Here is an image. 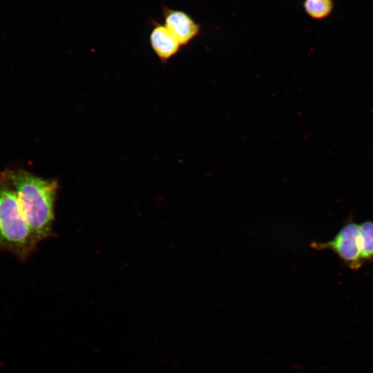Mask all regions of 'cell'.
<instances>
[{
	"mask_svg": "<svg viewBox=\"0 0 373 373\" xmlns=\"http://www.w3.org/2000/svg\"><path fill=\"white\" fill-rule=\"evenodd\" d=\"M37 243L15 193L0 178V249L26 260L35 250Z\"/></svg>",
	"mask_w": 373,
	"mask_h": 373,
	"instance_id": "2",
	"label": "cell"
},
{
	"mask_svg": "<svg viewBox=\"0 0 373 373\" xmlns=\"http://www.w3.org/2000/svg\"><path fill=\"white\" fill-rule=\"evenodd\" d=\"M149 41L153 50L162 63H166L175 55L181 46L165 25L157 21H153Z\"/></svg>",
	"mask_w": 373,
	"mask_h": 373,
	"instance_id": "5",
	"label": "cell"
},
{
	"mask_svg": "<svg viewBox=\"0 0 373 373\" xmlns=\"http://www.w3.org/2000/svg\"><path fill=\"white\" fill-rule=\"evenodd\" d=\"M14 191L24 218L37 242L52 235L54 205L59 187L54 179H45L22 169H7L0 174Z\"/></svg>",
	"mask_w": 373,
	"mask_h": 373,
	"instance_id": "1",
	"label": "cell"
},
{
	"mask_svg": "<svg viewBox=\"0 0 373 373\" xmlns=\"http://www.w3.org/2000/svg\"><path fill=\"white\" fill-rule=\"evenodd\" d=\"M303 7L306 13L314 19L327 17L333 9L332 0H305Z\"/></svg>",
	"mask_w": 373,
	"mask_h": 373,
	"instance_id": "7",
	"label": "cell"
},
{
	"mask_svg": "<svg viewBox=\"0 0 373 373\" xmlns=\"http://www.w3.org/2000/svg\"><path fill=\"white\" fill-rule=\"evenodd\" d=\"M312 247L318 250L332 251L352 269H358L364 263L361 257L358 224L352 221L345 223L329 241L314 242Z\"/></svg>",
	"mask_w": 373,
	"mask_h": 373,
	"instance_id": "3",
	"label": "cell"
},
{
	"mask_svg": "<svg viewBox=\"0 0 373 373\" xmlns=\"http://www.w3.org/2000/svg\"><path fill=\"white\" fill-rule=\"evenodd\" d=\"M358 241L363 262L373 260V222L366 220L358 224Z\"/></svg>",
	"mask_w": 373,
	"mask_h": 373,
	"instance_id": "6",
	"label": "cell"
},
{
	"mask_svg": "<svg viewBox=\"0 0 373 373\" xmlns=\"http://www.w3.org/2000/svg\"><path fill=\"white\" fill-rule=\"evenodd\" d=\"M162 16L165 26L181 46L189 44L200 32V25L184 11L164 6Z\"/></svg>",
	"mask_w": 373,
	"mask_h": 373,
	"instance_id": "4",
	"label": "cell"
}]
</instances>
